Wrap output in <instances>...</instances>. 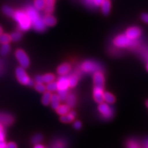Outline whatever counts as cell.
<instances>
[{
	"mask_svg": "<svg viewBox=\"0 0 148 148\" xmlns=\"http://www.w3.org/2000/svg\"><path fill=\"white\" fill-rule=\"evenodd\" d=\"M25 12L30 18L32 27L35 30L38 32H44L46 29V26L43 22V18H41L38 13V11L32 6L28 7Z\"/></svg>",
	"mask_w": 148,
	"mask_h": 148,
	"instance_id": "obj_1",
	"label": "cell"
},
{
	"mask_svg": "<svg viewBox=\"0 0 148 148\" xmlns=\"http://www.w3.org/2000/svg\"><path fill=\"white\" fill-rule=\"evenodd\" d=\"M18 25V28L21 30L27 31L32 27L30 18L28 17L25 11H15L12 16Z\"/></svg>",
	"mask_w": 148,
	"mask_h": 148,
	"instance_id": "obj_2",
	"label": "cell"
},
{
	"mask_svg": "<svg viewBox=\"0 0 148 148\" xmlns=\"http://www.w3.org/2000/svg\"><path fill=\"white\" fill-rule=\"evenodd\" d=\"M114 44L118 48L133 47L137 44L136 40H132L125 34L119 35L115 38Z\"/></svg>",
	"mask_w": 148,
	"mask_h": 148,
	"instance_id": "obj_3",
	"label": "cell"
},
{
	"mask_svg": "<svg viewBox=\"0 0 148 148\" xmlns=\"http://www.w3.org/2000/svg\"><path fill=\"white\" fill-rule=\"evenodd\" d=\"M16 75L17 80L21 84L28 86H33L34 84V81L27 75L25 68L22 67H18L16 70Z\"/></svg>",
	"mask_w": 148,
	"mask_h": 148,
	"instance_id": "obj_4",
	"label": "cell"
},
{
	"mask_svg": "<svg viewBox=\"0 0 148 148\" xmlns=\"http://www.w3.org/2000/svg\"><path fill=\"white\" fill-rule=\"evenodd\" d=\"M81 69L82 71L86 73H95L96 72L101 71V67L96 62L92 61H86L82 64Z\"/></svg>",
	"mask_w": 148,
	"mask_h": 148,
	"instance_id": "obj_5",
	"label": "cell"
},
{
	"mask_svg": "<svg viewBox=\"0 0 148 148\" xmlns=\"http://www.w3.org/2000/svg\"><path fill=\"white\" fill-rule=\"evenodd\" d=\"M98 110L101 115L106 119H110L114 115V109L111 106L106 103H99L98 106Z\"/></svg>",
	"mask_w": 148,
	"mask_h": 148,
	"instance_id": "obj_6",
	"label": "cell"
},
{
	"mask_svg": "<svg viewBox=\"0 0 148 148\" xmlns=\"http://www.w3.org/2000/svg\"><path fill=\"white\" fill-rule=\"evenodd\" d=\"M15 54L17 61L20 64L21 67L24 68L29 67L30 65V59L24 50L18 49L16 51Z\"/></svg>",
	"mask_w": 148,
	"mask_h": 148,
	"instance_id": "obj_7",
	"label": "cell"
},
{
	"mask_svg": "<svg viewBox=\"0 0 148 148\" xmlns=\"http://www.w3.org/2000/svg\"><path fill=\"white\" fill-rule=\"evenodd\" d=\"M125 35L132 40H136L141 35V30L136 27H132L128 29Z\"/></svg>",
	"mask_w": 148,
	"mask_h": 148,
	"instance_id": "obj_8",
	"label": "cell"
},
{
	"mask_svg": "<svg viewBox=\"0 0 148 148\" xmlns=\"http://www.w3.org/2000/svg\"><path fill=\"white\" fill-rule=\"evenodd\" d=\"M58 90H68L69 86V77L66 75L61 76L57 82Z\"/></svg>",
	"mask_w": 148,
	"mask_h": 148,
	"instance_id": "obj_9",
	"label": "cell"
},
{
	"mask_svg": "<svg viewBox=\"0 0 148 148\" xmlns=\"http://www.w3.org/2000/svg\"><path fill=\"white\" fill-rule=\"evenodd\" d=\"M104 92L103 86H95L93 90V98L96 103L99 104L103 102Z\"/></svg>",
	"mask_w": 148,
	"mask_h": 148,
	"instance_id": "obj_10",
	"label": "cell"
},
{
	"mask_svg": "<svg viewBox=\"0 0 148 148\" xmlns=\"http://www.w3.org/2000/svg\"><path fill=\"white\" fill-rule=\"evenodd\" d=\"M93 82L95 86H104V77L101 71L96 72L93 75Z\"/></svg>",
	"mask_w": 148,
	"mask_h": 148,
	"instance_id": "obj_11",
	"label": "cell"
},
{
	"mask_svg": "<svg viewBox=\"0 0 148 148\" xmlns=\"http://www.w3.org/2000/svg\"><path fill=\"white\" fill-rule=\"evenodd\" d=\"M14 118L11 115L7 113H0V123L3 125L8 126L13 123Z\"/></svg>",
	"mask_w": 148,
	"mask_h": 148,
	"instance_id": "obj_12",
	"label": "cell"
},
{
	"mask_svg": "<svg viewBox=\"0 0 148 148\" xmlns=\"http://www.w3.org/2000/svg\"><path fill=\"white\" fill-rule=\"evenodd\" d=\"M71 65L68 63H64L58 67L57 69V72L61 76L66 75L67 74L71 71Z\"/></svg>",
	"mask_w": 148,
	"mask_h": 148,
	"instance_id": "obj_13",
	"label": "cell"
},
{
	"mask_svg": "<svg viewBox=\"0 0 148 148\" xmlns=\"http://www.w3.org/2000/svg\"><path fill=\"white\" fill-rule=\"evenodd\" d=\"M43 20L46 26L52 27L56 24V19L51 14H48L45 15L43 18Z\"/></svg>",
	"mask_w": 148,
	"mask_h": 148,
	"instance_id": "obj_14",
	"label": "cell"
},
{
	"mask_svg": "<svg viewBox=\"0 0 148 148\" xmlns=\"http://www.w3.org/2000/svg\"><path fill=\"white\" fill-rule=\"evenodd\" d=\"M61 99H60L58 94H53L51 96V98L50 105L53 109L56 110L61 104Z\"/></svg>",
	"mask_w": 148,
	"mask_h": 148,
	"instance_id": "obj_15",
	"label": "cell"
},
{
	"mask_svg": "<svg viewBox=\"0 0 148 148\" xmlns=\"http://www.w3.org/2000/svg\"><path fill=\"white\" fill-rule=\"evenodd\" d=\"M75 118V113L73 111L66 114V115H62L61 117V120L64 123H70L73 121V120Z\"/></svg>",
	"mask_w": 148,
	"mask_h": 148,
	"instance_id": "obj_16",
	"label": "cell"
},
{
	"mask_svg": "<svg viewBox=\"0 0 148 148\" xmlns=\"http://www.w3.org/2000/svg\"><path fill=\"white\" fill-rule=\"evenodd\" d=\"M100 6L101 8L102 12H103L104 14L108 15L110 12L111 4L109 0H103V1L101 3Z\"/></svg>",
	"mask_w": 148,
	"mask_h": 148,
	"instance_id": "obj_17",
	"label": "cell"
},
{
	"mask_svg": "<svg viewBox=\"0 0 148 148\" xmlns=\"http://www.w3.org/2000/svg\"><path fill=\"white\" fill-rule=\"evenodd\" d=\"M55 0H45V10L46 13L51 14L54 8Z\"/></svg>",
	"mask_w": 148,
	"mask_h": 148,
	"instance_id": "obj_18",
	"label": "cell"
},
{
	"mask_svg": "<svg viewBox=\"0 0 148 148\" xmlns=\"http://www.w3.org/2000/svg\"><path fill=\"white\" fill-rule=\"evenodd\" d=\"M56 112L59 115L62 116V115H66L70 112V107L67 104H60V106L56 109Z\"/></svg>",
	"mask_w": 148,
	"mask_h": 148,
	"instance_id": "obj_19",
	"label": "cell"
},
{
	"mask_svg": "<svg viewBox=\"0 0 148 148\" xmlns=\"http://www.w3.org/2000/svg\"><path fill=\"white\" fill-rule=\"evenodd\" d=\"M65 101H66V104L69 106V107H73V106H75V104H76V96H75V95H73L72 93L68 94L67 98Z\"/></svg>",
	"mask_w": 148,
	"mask_h": 148,
	"instance_id": "obj_20",
	"label": "cell"
},
{
	"mask_svg": "<svg viewBox=\"0 0 148 148\" xmlns=\"http://www.w3.org/2000/svg\"><path fill=\"white\" fill-rule=\"evenodd\" d=\"M114 96L109 92H104L103 95V101L109 104H113L115 102Z\"/></svg>",
	"mask_w": 148,
	"mask_h": 148,
	"instance_id": "obj_21",
	"label": "cell"
},
{
	"mask_svg": "<svg viewBox=\"0 0 148 148\" xmlns=\"http://www.w3.org/2000/svg\"><path fill=\"white\" fill-rule=\"evenodd\" d=\"M51 92L49 91H45L43 95L42 96V98H41V102L43 105L45 106H48L50 104V101H51Z\"/></svg>",
	"mask_w": 148,
	"mask_h": 148,
	"instance_id": "obj_22",
	"label": "cell"
},
{
	"mask_svg": "<svg viewBox=\"0 0 148 148\" xmlns=\"http://www.w3.org/2000/svg\"><path fill=\"white\" fill-rule=\"evenodd\" d=\"M54 79L55 76L53 73H47L44 75H41V81L43 83H46V84L54 82Z\"/></svg>",
	"mask_w": 148,
	"mask_h": 148,
	"instance_id": "obj_23",
	"label": "cell"
},
{
	"mask_svg": "<svg viewBox=\"0 0 148 148\" xmlns=\"http://www.w3.org/2000/svg\"><path fill=\"white\" fill-rule=\"evenodd\" d=\"M34 8L38 11L45 9V0H35Z\"/></svg>",
	"mask_w": 148,
	"mask_h": 148,
	"instance_id": "obj_24",
	"label": "cell"
},
{
	"mask_svg": "<svg viewBox=\"0 0 148 148\" xmlns=\"http://www.w3.org/2000/svg\"><path fill=\"white\" fill-rule=\"evenodd\" d=\"M88 6L90 7H98L101 5L103 0H83Z\"/></svg>",
	"mask_w": 148,
	"mask_h": 148,
	"instance_id": "obj_25",
	"label": "cell"
},
{
	"mask_svg": "<svg viewBox=\"0 0 148 148\" xmlns=\"http://www.w3.org/2000/svg\"><path fill=\"white\" fill-rule=\"evenodd\" d=\"M11 41V36L8 34H2L0 35V44L9 43Z\"/></svg>",
	"mask_w": 148,
	"mask_h": 148,
	"instance_id": "obj_26",
	"label": "cell"
},
{
	"mask_svg": "<svg viewBox=\"0 0 148 148\" xmlns=\"http://www.w3.org/2000/svg\"><path fill=\"white\" fill-rule=\"evenodd\" d=\"M46 90L49 92H54L56 91H58V84L57 82H52L49 83H47L46 86Z\"/></svg>",
	"mask_w": 148,
	"mask_h": 148,
	"instance_id": "obj_27",
	"label": "cell"
},
{
	"mask_svg": "<svg viewBox=\"0 0 148 148\" xmlns=\"http://www.w3.org/2000/svg\"><path fill=\"white\" fill-rule=\"evenodd\" d=\"M66 143L62 140H59L56 141L52 146L51 148H66Z\"/></svg>",
	"mask_w": 148,
	"mask_h": 148,
	"instance_id": "obj_28",
	"label": "cell"
},
{
	"mask_svg": "<svg viewBox=\"0 0 148 148\" xmlns=\"http://www.w3.org/2000/svg\"><path fill=\"white\" fill-rule=\"evenodd\" d=\"M69 86L71 88L75 87L77 83H78V77L75 75H72L70 77H69Z\"/></svg>",
	"mask_w": 148,
	"mask_h": 148,
	"instance_id": "obj_29",
	"label": "cell"
},
{
	"mask_svg": "<svg viewBox=\"0 0 148 148\" xmlns=\"http://www.w3.org/2000/svg\"><path fill=\"white\" fill-rule=\"evenodd\" d=\"M3 12H4V14H5L6 16L9 17H12L14 14L15 12V11H14V9L8 6H5L3 7Z\"/></svg>",
	"mask_w": 148,
	"mask_h": 148,
	"instance_id": "obj_30",
	"label": "cell"
},
{
	"mask_svg": "<svg viewBox=\"0 0 148 148\" xmlns=\"http://www.w3.org/2000/svg\"><path fill=\"white\" fill-rule=\"evenodd\" d=\"M35 88L37 91L41 92V93H44L46 90V86L44 85V83H36Z\"/></svg>",
	"mask_w": 148,
	"mask_h": 148,
	"instance_id": "obj_31",
	"label": "cell"
},
{
	"mask_svg": "<svg viewBox=\"0 0 148 148\" xmlns=\"http://www.w3.org/2000/svg\"><path fill=\"white\" fill-rule=\"evenodd\" d=\"M10 45H9V43H5V44H3L1 49H0V52H1V54L3 55H6L8 54L9 51H10Z\"/></svg>",
	"mask_w": 148,
	"mask_h": 148,
	"instance_id": "obj_32",
	"label": "cell"
},
{
	"mask_svg": "<svg viewBox=\"0 0 148 148\" xmlns=\"http://www.w3.org/2000/svg\"><path fill=\"white\" fill-rule=\"evenodd\" d=\"M11 41H18L22 38V34L20 32H15L10 35Z\"/></svg>",
	"mask_w": 148,
	"mask_h": 148,
	"instance_id": "obj_33",
	"label": "cell"
},
{
	"mask_svg": "<svg viewBox=\"0 0 148 148\" xmlns=\"http://www.w3.org/2000/svg\"><path fill=\"white\" fill-rule=\"evenodd\" d=\"M68 90H58V95L59 96L61 101H65L68 95Z\"/></svg>",
	"mask_w": 148,
	"mask_h": 148,
	"instance_id": "obj_34",
	"label": "cell"
},
{
	"mask_svg": "<svg viewBox=\"0 0 148 148\" xmlns=\"http://www.w3.org/2000/svg\"><path fill=\"white\" fill-rule=\"evenodd\" d=\"M43 137L40 134H37V135H35L32 139V143H34L35 145L39 144V143L42 141Z\"/></svg>",
	"mask_w": 148,
	"mask_h": 148,
	"instance_id": "obj_35",
	"label": "cell"
},
{
	"mask_svg": "<svg viewBox=\"0 0 148 148\" xmlns=\"http://www.w3.org/2000/svg\"><path fill=\"white\" fill-rule=\"evenodd\" d=\"M127 148H140V145L138 143L133 140L129 141L127 143Z\"/></svg>",
	"mask_w": 148,
	"mask_h": 148,
	"instance_id": "obj_36",
	"label": "cell"
},
{
	"mask_svg": "<svg viewBox=\"0 0 148 148\" xmlns=\"http://www.w3.org/2000/svg\"><path fill=\"white\" fill-rule=\"evenodd\" d=\"M73 127L77 130L81 128V127H82L81 122H80L79 120H76V121H75L73 123Z\"/></svg>",
	"mask_w": 148,
	"mask_h": 148,
	"instance_id": "obj_37",
	"label": "cell"
},
{
	"mask_svg": "<svg viewBox=\"0 0 148 148\" xmlns=\"http://www.w3.org/2000/svg\"><path fill=\"white\" fill-rule=\"evenodd\" d=\"M6 148H17V146L15 143L10 142L6 143Z\"/></svg>",
	"mask_w": 148,
	"mask_h": 148,
	"instance_id": "obj_38",
	"label": "cell"
},
{
	"mask_svg": "<svg viewBox=\"0 0 148 148\" xmlns=\"http://www.w3.org/2000/svg\"><path fill=\"white\" fill-rule=\"evenodd\" d=\"M141 19L143 22H145L146 24H148V14L145 13L141 15Z\"/></svg>",
	"mask_w": 148,
	"mask_h": 148,
	"instance_id": "obj_39",
	"label": "cell"
},
{
	"mask_svg": "<svg viewBox=\"0 0 148 148\" xmlns=\"http://www.w3.org/2000/svg\"><path fill=\"white\" fill-rule=\"evenodd\" d=\"M4 139H5V134L4 131L0 132V142L4 141Z\"/></svg>",
	"mask_w": 148,
	"mask_h": 148,
	"instance_id": "obj_40",
	"label": "cell"
},
{
	"mask_svg": "<svg viewBox=\"0 0 148 148\" xmlns=\"http://www.w3.org/2000/svg\"><path fill=\"white\" fill-rule=\"evenodd\" d=\"M6 143L4 141L0 142V148H6Z\"/></svg>",
	"mask_w": 148,
	"mask_h": 148,
	"instance_id": "obj_41",
	"label": "cell"
},
{
	"mask_svg": "<svg viewBox=\"0 0 148 148\" xmlns=\"http://www.w3.org/2000/svg\"><path fill=\"white\" fill-rule=\"evenodd\" d=\"M34 148H45V147L42 145H41V144H40V143H39V144L35 145Z\"/></svg>",
	"mask_w": 148,
	"mask_h": 148,
	"instance_id": "obj_42",
	"label": "cell"
},
{
	"mask_svg": "<svg viewBox=\"0 0 148 148\" xmlns=\"http://www.w3.org/2000/svg\"><path fill=\"white\" fill-rule=\"evenodd\" d=\"M1 131H4L3 125L1 123H0V132H1Z\"/></svg>",
	"mask_w": 148,
	"mask_h": 148,
	"instance_id": "obj_43",
	"label": "cell"
},
{
	"mask_svg": "<svg viewBox=\"0 0 148 148\" xmlns=\"http://www.w3.org/2000/svg\"><path fill=\"white\" fill-rule=\"evenodd\" d=\"M3 30L2 27H1V26H0V35L2 34H3Z\"/></svg>",
	"mask_w": 148,
	"mask_h": 148,
	"instance_id": "obj_44",
	"label": "cell"
},
{
	"mask_svg": "<svg viewBox=\"0 0 148 148\" xmlns=\"http://www.w3.org/2000/svg\"><path fill=\"white\" fill-rule=\"evenodd\" d=\"M146 105H147V107L148 108V101L146 102Z\"/></svg>",
	"mask_w": 148,
	"mask_h": 148,
	"instance_id": "obj_45",
	"label": "cell"
},
{
	"mask_svg": "<svg viewBox=\"0 0 148 148\" xmlns=\"http://www.w3.org/2000/svg\"><path fill=\"white\" fill-rule=\"evenodd\" d=\"M146 68H147V71H148V64H147V65Z\"/></svg>",
	"mask_w": 148,
	"mask_h": 148,
	"instance_id": "obj_46",
	"label": "cell"
},
{
	"mask_svg": "<svg viewBox=\"0 0 148 148\" xmlns=\"http://www.w3.org/2000/svg\"><path fill=\"white\" fill-rule=\"evenodd\" d=\"M147 148H148V143H147Z\"/></svg>",
	"mask_w": 148,
	"mask_h": 148,
	"instance_id": "obj_47",
	"label": "cell"
}]
</instances>
